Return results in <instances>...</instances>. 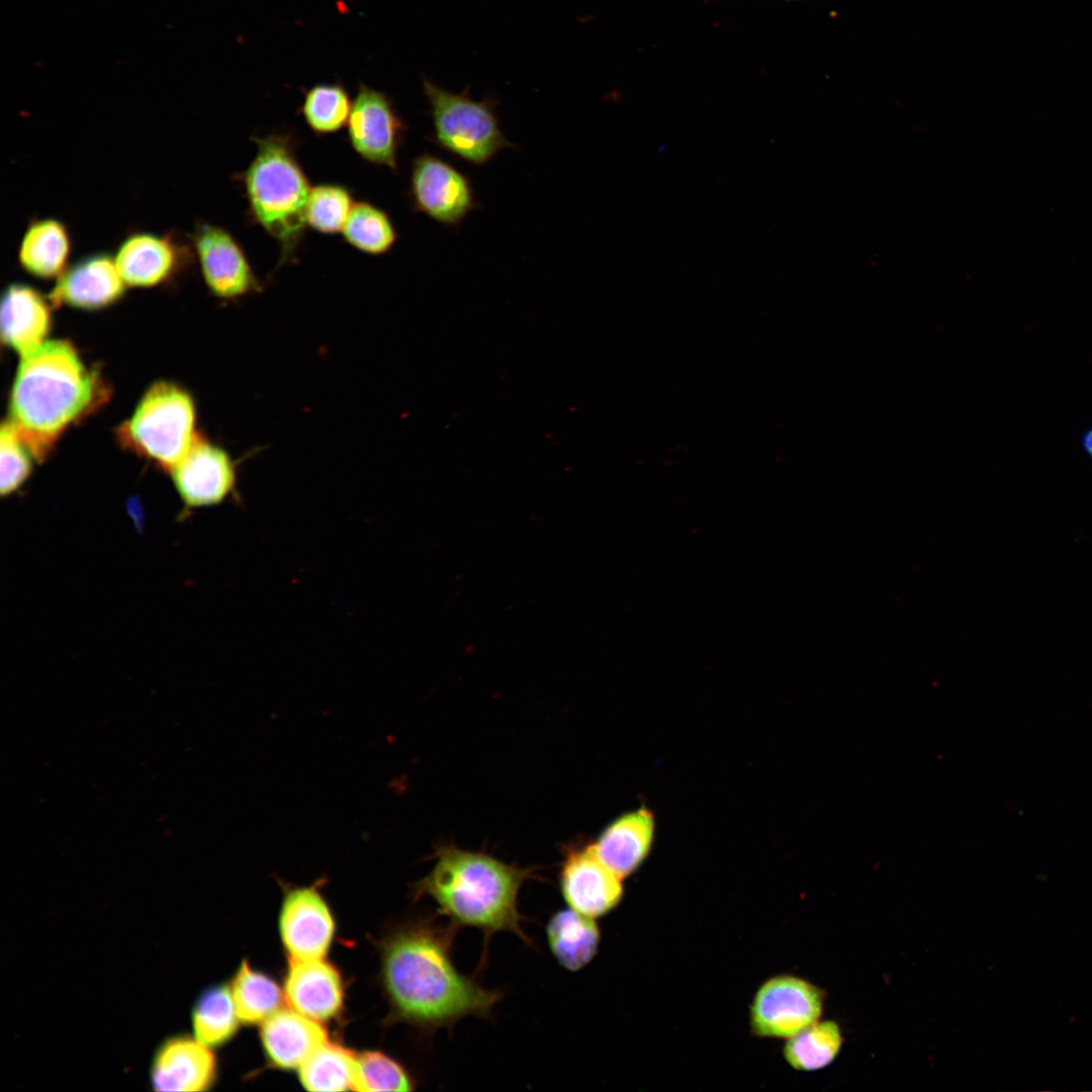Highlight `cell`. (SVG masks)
<instances>
[{
  "label": "cell",
  "mask_w": 1092,
  "mask_h": 1092,
  "mask_svg": "<svg viewBox=\"0 0 1092 1092\" xmlns=\"http://www.w3.org/2000/svg\"><path fill=\"white\" fill-rule=\"evenodd\" d=\"M459 927L422 921L393 932L382 949V978L397 1018L428 1030L467 1016L491 1018L504 994L461 974L452 959Z\"/></svg>",
  "instance_id": "cell-1"
},
{
  "label": "cell",
  "mask_w": 1092,
  "mask_h": 1092,
  "mask_svg": "<svg viewBox=\"0 0 1092 1092\" xmlns=\"http://www.w3.org/2000/svg\"><path fill=\"white\" fill-rule=\"evenodd\" d=\"M104 381L68 341H44L22 356L9 398L8 421L37 461L70 425L101 404Z\"/></svg>",
  "instance_id": "cell-2"
},
{
  "label": "cell",
  "mask_w": 1092,
  "mask_h": 1092,
  "mask_svg": "<svg viewBox=\"0 0 1092 1092\" xmlns=\"http://www.w3.org/2000/svg\"><path fill=\"white\" fill-rule=\"evenodd\" d=\"M430 873L414 886L415 898L430 897L449 922L477 928L487 941L496 932H511L533 945L522 923L519 893L533 878V869L506 863L487 853L441 844Z\"/></svg>",
  "instance_id": "cell-3"
},
{
  "label": "cell",
  "mask_w": 1092,
  "mask_h": 1092,
  "mask_svg": "<svg viewBox=\"0 0 1092 1092\" xmlns=\"http://www.w3.org/2000/svg\"><path fill=\"white\" fill-rule=\"evenodd\" d=\"M255 155L241 174L248 211L254 223L277 243L279 263L297 259L306 225L311 189L299 163L294 136L271 132L253 136Z\"/></svg>",
  "instance_id": "cell-4"
},
{
  "label": "cell",
  "mask_w": 1092,
  "mask_h": 1092,
  "mask_svg": "<svg viewBox=\"0 0 1092 1092\" xmlns=\"http://www.w3.org/2000/svg\"><path fill=\"white\" fill-rule=\"evenodd\" d=\"M423 91L433 124L430 141L445 152L481 166L502 150L516 149L500 129L496 99L474 100L469 86L452 93L427 78L423 79Z\"/></svg>",
  "instance_id": "cell-5"
},
{
  "label": "cell",
  "mask_w": 1092,
  "mask_h": 1092,
  "mask_svg": "<svg viewBox=\"0 0 1092 1092\" xmlns=\"http://www.w3.org/2000/svg\"><path fill=\"white\" fill-rule=\"evenodd\" d=\"M195 405L179 385L157 381L118 429L121 445L170 471L190 448L196 432Z\"/></svg>",
  "instance_id": "cell-6"
},
{
  "label": "cell",
  "mask_w": 1092,
  "mask_h": 1092,
  "mask_svg": "<svg viewBox=\"0 0 1092 1092\" xmlns=\"http://www.w3.org/2000/svg\"><path fill=\"white\" fill-rule=\"evenodd\" d=\"M407 194L414 211L447 228L458 226L479 207L470 178L429 153L413 160Z\"/></svg>",
  "instance_id": "cell-7"
},
{
  "label": "cell",
  "mask_w": 1092,
  "mask_h": 1092,
  "mask_svg": "<svg viewBox=\"0 0 1092 1092\" xmlns=\"http://www.w3.org/2000/svg\"><path fill=\"white\" fill-rule=\"evenodd\" d=\"M822 993L798 977L782 975L764 982L750 1008V1025L762 1037L789 1038L818 1021Z\"/></svg>",
  "instance_id": "cell-8"
},
{
  "label": "cell",
  "mask_w": 1092,
  "mask_h": 1092,
  "mask_svg": "<svg viewBox=\"0 0 1092 1092\" xmlns=\"http://www.w3.org/2000/svg\"><path fill=\"white\" fill-rule=\"evenodd\" d=\"M346 127L350 146L364 161L398 169L407 127L387 94L360 83Z\"/></svg>",
  "instance_id": "cell-9"
},
{
  "label": "cell",
  "mask_w": 1092,
  "mask_h": 1092,
  "mask_svg": "<svg viewBox=\"0 0 1092 1092\" xmlns=\"http://www.w3.org/2000/svg\"><path fill=\"white\" fill-rule=\"evenodd\" d=\"M192 244L204 283L215 297L235 300L261 290L245 250L228 230L201 222Z\"/></svg>",
  "instance_id": "cell-10"
},
{
  "label": "cell",
  "mask_w": 1092,
  "mask_h": 1092,
  "mask_svg": "<svg viewBox=\"0 0 1092 1092\" xmlns=\"http://www.w3.org/2000/svg\"><path fill=\"white\" fill-rule=\"evenodd\" d=\"M559 888L569 908L595 919L615 909L623 897L622 878L596 855L590 845L566 848L559 870Z\"/></svg>",
  "instance_id": "cell-11"
},
{
  "label": "cell",
  "mask_w": 1092,
  "mask_h": 1092,
  "mask_svg": "<svg viewBox=\"0 0 1092 1092\" xmlns=\"http://www.w3.org/2000/svg\"><path fill=\"white\" fill-rule=\"evenodd\" d=\"M187 508L218 505L234 490L236 466L229 453L196 434L190 448L169 471Z\"/></svg>",
  "instance_id": "cell-12"
},
{
  "label": "cell",
  "mask_w": 1092,
  "mask_h": 1092,
  "mask_svg": "<svg viewBox=\"0 0 1092 1092\" xmlns=\"http://www.w3.org/2000/svg\"><path fill=\"white\" fill-rule=\"evenodd\" d=\"M279 931L290 960H318L327 953L335 931L331 911L314 886L287 891Z\"/></svg>",
  "instance_id": "cell-13"
},
{
  "label": "cell",
  "mask_w": 1092,
  "mask_h": 1092,
  "mask_svg": "<svg viewBox=\"0 0 1092 1092\" xmlns=\"http://www.w3.org/2000/svg\"><path fill=\"white\" fill-rule=\"evenodd\" d=\"M126 289L114 257L94 253L80 258L57 278L48 295L54 306L96 310L120 300Z\"/></svg>",
  "instance_id": "cell-14"
},
{
  "label": "cell",
  "mask_w": 1092,
  "mask_h": 1092,
  "mask_svg": "<svg viewBox=\"0 0 1092 1092\" xmlns=\"http://www.w3.org/2000/svg\"><path fill=\"white\" fill-rule=\"evenodd\" d=\"M215 1077L216 1060L211 1049L186 1034L164 1040L150 1068L153 1089L160 1092L205 1091Z\"/></svg>",
  "instance_id": "cell-15"
},
{
  "label": "cell",
  "mask_w": 1092,
  "mask_h": 1092,
  "mask_svg": "<svg viewBox=\"0 0 1092 1092\" xmlns=\"http://www.w3.org/2000/svg\"><path fill=\"white\" fill-rule=\"evenodd\" d=\"M184 255L185 251L169 235L136 232L122 240L113 257L126 285L153 287L176 273Z\"/></svg>",
  "instance_id": "cell-16"
},
{
  "label": "cell",
  "mask_w": 1092,
  "mask_h": 1092,
  "mask_svg": "<svg viewBox=\"0 0 1092 1092\" xmlns=\"http://www.w3.org/2000/svg\"><path fill=\"white\" fill-rule=\"evenodd\" d=\"M51 303L37 289L11 283L1 296V338L21 357L40 346L51 327Z\"/></svg>",
  "instance_id": "cell-17"
},
{
  "label": "cell",
  "mask_w": 1092,
  "mask_h": 1092,
  "mask_svg": "<svg viewBox=\"0 0 1092 1092\" xmlns=\"http://www.w3.org/2000/svg\"><path fill=\"white\" fill-rule=\"evenodd\" d=\"M343 985L337 970L318 960H290L284 997L289 1007L315 1020L336 1016L343 1004Z\"/></svg>",
  "instance_id": "cell-18"
},
{
  "label": "cell",
  "mask_w": 1092,
  "mask_h": 1092,
  "mask_svg": "<svg viewBox=\"0 0 1092 1092\" xmlns=\"http://www.w3.org/2000/svg\"><path fill=\"white\" fill-rule=\"evenodd\" d=\"M261 1039L274 1066L294 1069L328 1042V1034L317 1020L289 1008L277 1010L263 1022Z\"/></svg>",
  "instance_id": "cell-19"
},
{
  "label": "cell",
  "mask_w": 1092,
  "mask_h": 1092,
  "mask_svg": "<svg viewBox=\"0 0 1092 1092\" xmlns=\"http://www.w3.org/2000/svg\"><path fill=\"white\" fill-rule=\"evenodd\" d=\"M653 834V815L641 808L616 818L590 846L596 855L623 879L634 873L645 859Z\"/></svg>",
  "instance_id": "cell-20"
},
{
  "label": "cell",
  "mask_w": 1092,
  "mask_h": 1092,
  "mask_svg": "<svg viewBox=\"0 0 1092 1092\" xmlns=\"http://www.w3.org/2000/svg\"><path fill=\"white\" fill-rule=\"evenodd\" d=\"M72 241L66 224L52 217L31 220L19 242L21 268L39 279L58 278L69 266Z\"/></svg>",
  "instance_id": "cell-21"
},
{
  "label": "cell",
  "mask_w": 1092,
  "mask_h": 1092,
  "mask_svg": "<svg viewBox=\"0 0 1092 1092\" xmlns=\"http://www.w3.org/2000/svg\"><path fill=\"white\" fill-rule=\"evenodd\" d=\"M546 937L557 963L567 971L577 972L597 954L601 932L595 918L568 908L552 914Z\"/></svg>",
  "instance_id": "cell-22"
},
{
  "label": "cell",
  "mask_w": 1092,
  "mask_h": 1092,
  "mask_svg": "<svg viewBox=\"0 0 1092 1092\" xmlns=\"http://www.w3.org/2000/svg\"><path fill=\"white\" fill-rule=\"evenodd\" d=\"M239 1021L232 991L226 985L204 990L191 1012L194 1037L210 1049L232 1038Z\"/></svg>",
  "instance_id": "cell-23"
},
{
  "label": "cell",
  "mask_w": 1092,
  "mask_h": 1092,
  "mask_svg": "<svg viewBox=\"0 0 1092 1092\" xmlns=\"http://www.w3.org/2000/svg\"><path fill=\"white\" fill-rule=\"evenodd\" d=\"M344 241L371 256L388 253L398 234L388 213L368 201H355L341 232Z\"/></svg>",
  "instance_id": "cell-24"
},
{
  "label": "cell",
  "mask_w": 1092,
  "mask_h": 1092,
  "mask_svg": "<svg viewBox=\"0 0 1092 1092\" xmlns=\"http://www.w3.org/2000/svg\"><path fill=\"white\" fill-rule=\"evenodd\" d=\"M231 991L240 1021L264 1022L280 1009L282 992L266 975L253 970L247 962L238 969Z\"/></svg>",
  "instance_id": "cell-25"
},
{
  "label": "cell",
  "mask_w": 1092,
  "mask_h": 1092,
  "mask_svg": "<svg viewBox=\"0 0 1092 1092\" xmlns=\"http://www.w3.org/2000/svg\"><path fill=\"white\" fill-rule=\"evenodd\" d=\"M355 1066L356 1054L326 1042L299 1067V1079L309 1091L352 1090Z\"/></svg>",
  "instance_id": "cell-26"
},
{
  "label": "cell",
  "mask_w": 1092,
  "mask_h": 1092,
  "mask_svg": "<svg viewBox=\"0 0 1092 1092\" xmlns=\"http://www.w3.org/2000/svg\"><path fill=\"white\" fill-rule=\"evenodd\" d=\"M842 1044L839 1025L835 1021H816L788 1038L784 1057L796 1070L815 1071L828 1066Z\"/></svg>",
  "instance_id": "cell-27"
},
{
  "label": "cell",
  "mask_w": 1092,
  "mask_h": 1092,
  "mask_svg": "<svg viewBox=\"0 0 1092 1092\" xmlns=\"http://www.w3.org/2000/svg\"><path fill=\"white\" fill-rule=\"evenodd\" d=\"M352 104L341 83H320L305 90L300 114L310 130L326 135L347 126Z\"/></svg>",
  "instance_id": "cell-28"
},
{
  "label": "cell",
  "mask_w": 1092,
  "mask_h": 1092,
  "mask_svg": "<svg viewBox=\"0 0 1092 1092\" xmlns=\"http://www.w3.org/2000/svg\"><path fill=\"white\" fill-rule=\"evenodd\" d=\"M355 201L341 184L322 183L311 187L305 210L307 228L323 234L342 232Z\"/></svg>",
  "instance_id": "cell-29"
},
{
  "label": "cell",
  "mask_w": 1092,
  "mask_h": 1092,
  "mask_svg": "<svg viewBox=\"0 0 1092 1092\" xmlns=\"http://www.w3.org/2000/svg\"><path fill=\"white\" fill-rule=\"evenodd\" d=\"M414 1082L397 1062L378 1052L356 1055L352 1090L361 1092L410 1091Z\"/></svg>",
  "instance_id": "cell-30"
},
{
  "label": "cell",
  "mask_w": 1092,
  "mask_h": 1092,
  "mask_svg": "<svg viewBox=\"0 0 1092 1092\" xmlns=\"http://www.w3.org/2000/svg\"><path fill=\"white\" fill-rule=\"evenodd\" d=\"M30 456L11 423L8 420L3 422L0 431L1 495H10L29 477L32 469Z\"/></svg>",
  "instance_id": "cell-31"
},
{
  "label": "cell",
  "mask_w": 1092,
  "mask_h": 1092,
  "mask_svg": "<svg viewBox=\"0 0 1092 1092\" xmlns=\"http://www.w3.org/2000/svg\"><path fill=\"white\" fill-rule=\"evenodd\" d=\"M1080 443L1083 452L1092 459V426L1083 431Z\"/></svg>",
  "instance_id": "cell-32"
},
{
  "label": "cell",
  "mask_w": 1092,
  "mask_h": 1092,
  "mask_svg": "<svg viewBox=\"0 0 1092 1092\" xmlns=\"http://www.w3.org/2000/svg\"><path fill=\"white\" fill-rule=\"evenodd\" d=\"M787 1H799V0H787Z\"/></svg>",
  "instance_id": "cell-33"
}]
</instances>
